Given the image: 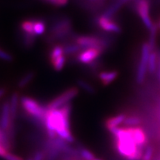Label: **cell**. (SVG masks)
Masks as SVG:
<instances>
[{
  "instance_id": "d6986e66",
  "label": "cell",
  "mask_w": 160,
  "mask_h": 160,
  "mask_svg": "<svg viewBox=\"0 0 160 160\" xmlns=\"http://www.w3.org/2000/svg\"><path fill=\"white\" fill-rule=\"evenodd\" d=\"M33 30L36 36H40L45 33L46 30V24L42 19H34Z\"/></svg>"
},
{
  "instance_id": "83f0119b",
  "label": "cell",
  "mask_w": 160,
  "mask_h": 160,
  "mask_svg": "<svg viewBox=\"0 0 160 160\" xmlns=\"http://www.w3.org/2000/svg\"><path fill=\"white\" fill-rule=\"evenodd\" d=\"M0 59L5 60L6 62H11L13 60V57L8 52L0 49Z\"/></svg>"
},
{
  "instance_id": "d4e9b609",
  "label": "cell",
  "mask_w": 160,
  "mask_h": 160,
  "mask_svg": "<svg viewBox=\"0 0 160 160\" xmlns=\"http://www.w3.org/2000/svg\"><path fill=\"white\" fill-rule=\"evenodd\" d=\"M78 150H79V156L82 157V159H83L84 160H93L96 158L94 154L87 148H80Z\"/></svg>"
},
{
  "instance_id": "52a82bcc",
  "label": "cell",
  "mask_w": 160,
  "mask_h": 160,
  "mask_svg": "<svg viewBox=\"0 0 160 160\" xmlns=\"http://www.w3.org/2000/svg\"><path fill=\"white\" fill-rule=\"evenodd\" d=\"M151 50L150 48L148 43H144L142 47L141 57L137 68V83L141 84L145 79L146 73L148 71V64L150 54L151 53Z\"/></svg>"
},
{
  "instance_id": "9a60e30c",
  "label": "cell",
  "mask_w": 160,
  "mask_h": 160,
  "mask_svg": "<svg viewBox=\"0 0 160 160\" xmlns=\"http://www.w3.org/2000/svg\"><path fill=\"white\" fill-rule=\"evenodd\" d=\"M63 55H65L63 45H54L53 48H52V49L51 50V52H50L49 53L50 62L54 61L55 59H57V58L62 57V56Z\"/></svg>"
},
{
  "instance_id": "e0dca14e",
  "label": "cell",
  "mask_w": 160,
  "mask_h": 160,
  "mask_svg": "<svg viewBox=\"0 0 160 160\" xmlns=\"http://www.w3.org/2000/svg\"><path fill=\"white\" fill-rule=\"evenodd\" d=\"M35 77V73L34 72H28L26 74L23 76L21 79H19V81L18 82V87L19 88H24L26 87L28 84L31 82L32 80L33 79V78Z\"/></svg>"
},
{
  "instance_id": "7a4b0ae2",
  "label": "cell",
  "mask_w": 160,
  "mask_h": 160,
  "mask_svg": "<svg viewBox=\"0 0 160 160\" xmlns=\"http://www.w3.org/2000/svg\"><path fill=\"white\" fill-rule=\"evenodd\" d=\"M115 140V147L118 153L127 160L142 159L144 148L137 145L131 127H118L110 131Z\"/></svg>"
},
{
  "instance_id": "1f68e13d",
  "label": "cell",
  "mask_w": 160,
  "mask_h": 160,
  "mask_svg": "<svg viewBox=\"0 0 160 160\" xmlns=\"http://www.w3.org/2000/svg\"><path fill=\"white\" fill-rule=\"evenodd\" d=\"M8 151H8V150L6 148L5 146L2 145V144L0 142V157L4 158V157L6 155V153H7Z\"/></svg>"
},
{
  "instance_id": "f1b7e54d",
  "label": "cell",
  "mask_w": 160,
  "mask_h": 160,
  "mask_svg": "<svg viewBox=\"0 0 160 160\" xmlns=\"http://www.w3.org/2000/svg\"><path fill=\"white\" fill-rule=\"evenodd\" d=\"M48 2L52 4L53 5L57 6V7H62L65 6L68 2V0H46Z\"/></svg>"
},
{
  "instance_id": "d6a6232c",
  "label": "cell",
  "mask_w": 160,
  "mask_h": 160,
  "mask_svg": "<svg viewBox=\"0 0 160 160\" xmlns=\"http://www.w3.org/2000/svg\"><path fill=\"white\" fill-rule=\"evenodd\" d=\"M6 93V89L5 88H0V98H2Z\"/></svg>"
},
{
  "instance_id": "8992f818",
  "label": "cell",
  "mask_w": 160,
  "mask_h": 160,
  "mask_svg": "<svg viewBox=\"0 0 160 160\" xmlns=\"http://www.w3.org/2000/svg\"><path fill=\"white\" fill-rule=\"evenodd\" d=\"M79 93V89L77 87H72L67 89L58 97L54 98L48 104L46 108L48 109H58L63 107L67 104L70 103V101L73 99Z\"/></svg>"
},
{
  "instance_id": "ac0fdd59",
  "label": "cell",
  "mask_w": 160,
  "mask_h": 160,
  "mask_svg": "<svg viewBox=\"0 0 160 160\" xmlns=\"http://www.w3.org/2000/svg\"><path fill=\"white\" fill-rule=\"evenodd\" d=\"M142 123V119L137 116H131V117H126L124 120L123 125L125 127H137Z\"/></svg>"
},
{
  "instance_id": "9c48e42d",
  "label": "cell",
  "mask_w": 160,
  "mask_h": 160,
  "mask_svg": "<svg viewBox=\"0 0 160 160\" xmlns=\"http://www.w3.org/2000/svg\"><path fill=\"white\" fill-rule=\"evenodd\" d=\"M97 24L100 28L109 33H119L122 31L121 27L113 21V18L108 17L103 14L97 18Z\"/></svg>"
},
{
  "instance_id": "603a6c76",
  "label": "cell",
  "mask_w": 160,
  "mask_h": 160,
  "mask_svg": "<svg viewBox=\"0 0 160 160\" xmlns=\"http://www.w3.org/2000/svg\"><path fill=\"white\" fill-rule=\"evenodd\" d=\"M77 85H79L80 88L84 90V91L87 92V93H91V94H93V93H95L94 88H93L91 84L88 82L85 81V80L79 79L77 81Z\"/></svg>"
},
{
  "instance_id": "2e32d148",
  "label": "cell",
  "mask_w": 160,
  "mask_h": 160,
  "mask_svg": "<svg viewBox=\"0 0 160 160\" xmlns=\"http://www.w3.org/2000/svg\"><path fill=\"white\" fill-rule=\"evenodd\" d=\"M158 65L157 53L154 51H152L150 54L148 64V71L150 73H154L157 71Z\"/></svg>"
},
{
  "instance_id": "484cf974",
  "label": "cell",
  "mask_w": 160,
  "mask_h": 160,
  "mask_svg": "<svg viewBox=\"0 0 160 160\" xmlns=\"http://www.w3.org/2000/svg\"><path fill=\"white\" fill-rule=\"evenodd\" d=\"M153 148L152 146H148L145 151H144L142 159V160H151L153 155Z\"/></svg>"
},
{
  "instance_id": "44dd1931",
  "label": "cell",
  "mask_w": 160,
  "mask_h": 160,
  "mask_svg": "<svg viewBox=\"0 0 160 160\" xmlns=\"http://www.w3.org/2000/svg\"><path fill=\"white\" fill-rule=\"evenodd\" d=\"M66 62V57L65 55L62 56L59 58H57V59H55L54 61L51 62V65L53 67V68L56 71H61L64 68Z\"/></svg>"
},
{
  "instance_id": "cb8c5ba5",
  "label": "cell",
  "mask_w": 160,
  "mask_h": 160,
  "mask_svg": "<svg viewBox=\"0 0 160 160\" xmlns=\"http://www.w3.org/2000/svg\"><path fill=\"white\" fill-rule=\"evenodd\" d=\"M157 31V25H153V28L150 30V37H149V42H148V45L150 46V48H151V51H153V50L155 48Z\"/></svg>"
},
{
  "instance_id": "7402d4cb",
  "label": "cell",
  "mask_w": 160,
  "mask_h": 160,
  "mask_svg": "<svg viewBox=\"0 0 160 160\" xmlns=\"http://www.w3.org/2000/svg\"><path fill=\"white\" fill-rule=\"evenodd\" d=\"M0 142L2 144L8 151L11 149V140L8 137V136L7 135V133H6L1 128H0Z\"/></svg>"
},
{
  "instance_id": "4fadbf2b",
  "label": "cell",
  "mask_w": 160,
  "mask_h": 160,
  "mask_svg": "<svg viewBox=\"0 0 160 160\" xmlns=\"http://www.w3.org/2000/svg\"><path fill=\"white\" fill-rule=\"evenodd\" d=\"M33 23H34V19H25L20 24V28L22 31V36L36 38L37 36L34 33Z\"/></svg>"
},
{
  "instance_id": "4316f807",
  "label": "cell",
  "mask_w": 160,
  "mask_h": 160,
  "mask_svg": "<svg viewBox=\"0 0 160 160\" xmlns=\"http://www.w3.org/2000/svg\"><path fill=\"white\" fill-rule=\"evenodd\" d=\"M33 160H46V152L42 151H38L33 154L32 158Z\"/></svg>"
},
{
  "instance_id": "d590c367",
  "label": "cell",
  "mask_w": 160,
  "mask_h": 160,
  "mask_svg": "<svg viewBox=\"0 0 160 160\" xmlns=\"http://www.w3.org/2000/svg\"><path fill=\"white\" fill-rule=\"evenodd\" d=\"M159 71H160V70H159Z\"/></svg>"
},
{
  "instance_id": "7c38bea8",
  "label": "cell",
  "mask_w": 160,
  "mask_h": 160,
  "mask_svg": "<svg viewBox=\"0 0 160 160\" xmlns=\"http://www.w3.org/2000/svg\"><path fill=\"white\" fill-rule=\"evenodd\" d=\"M126 115L124 113L116 115L114 117H110L105 121V127L109 131H111L112 130L117 128L120 124H122L124 120L125 119Z\"/></svg>"
},
{
  "instance_id": "4dcf8cb0",
  "label": "cell",
  "mask_w": 160,
  "mask_h": 160,
  "mask_svg": "<svg viewBox=\"0 0 160 160\" xmlns=\"http://www.w3.org/2000/svg\"><path fill=\"white\" fill-rule=\"evenodd\" d=\"M59 160H84L79 155H69L65 154Z\"/></svg>"
},
{
  "instance_id": "5bb4252c",
  "label": "cell",
  "mask_w": 160,
  "mask_h": 160,
  "mask_svg": "<svg viewBox=\"0 0 160 160\" xmlns=\"http://www.w3.org/2000/svg\"><path fill=\"white\" fill-rule=\"evenodd\" d=\"M19 93L17 92H14L11 97L10 100V111H11V119L13 121H14L17 118V112H18V105H19Z\"/></svg>"
},
{
  "instance_id": "e575fe53",
  "label": "cell",
  "mask_w": 160,
  "mask_h": 160,
  "mask_svg": "<svg viewBox=\"0 0 160 160\" xmlns=\"http://www.w3.org/2000/svg\"><path fill=\"white\" fill-rule=\"evenodd\" d=\"M28 160H33V159H28Z\"/></svg>"
},
{
  "instance_id": "277c9868",
  "label": "cell",
  "mask_w": 160,
  "mask_h": 160,
  "mask_svg": "<svg viewBox=\"0 0 160 160\" xmlns=\"http://www.w3.org/2000/svg\"><path fill=\"white\" fill-rule=\"evenodd\" d=\"M71 33V21L68 18H60L53 23L50 28L49 41L65 39Z\"/></svg>"
},
{
  "instance_id": "30bf717a",
  "label": "cell",
  "mask_w": 160,
  "mask_h": 160,
  "mask_svg": "<svg viewBox=\"0 0 160 160\" xmlns=\"http://www.w3.org/2000/svg\"><path fill=\"white\" fill-rule=\"evenodd\" d=\"M132 133L137 145L140 148H144L148 142V137L145 132L141 127H131Z\"/></svg>"
},
{
  "instance_id": "836d02e7",
  "label": "cell",
  "mask_w": 160,
  "mask_h": 160,
  "mask_svg": "<svg viewBox=\"0 0 160 160\" xmlns=\"http://www.w3.org/2000/svg\"><path fill=\"white\" fill-rule=\"evenodd\" d=\"M93 160H102V159H98V158H95L94 159H93Z\"/></svg>"
},
{
  "instance_id": "5b68a950",
  "label": "cell",
  "mask_w": 160,
  "mask_h": 160,
  "mask_svg": "<svg viewBox=\"0 0 160 160\" xmlns=\"http://www.w3.org/2000/svg\"><path fill=\"white\" fill-rule=\"evenodd\" d=\"M76 43L83 49L96 48L104 51L109 46L110 41L94 36H80L76 38Z\"/></svg>"
},
{
  "instance_id": "f546056e",
  "label": "cell",
  "mask_w": 160,
  "mask_h": 160,
  "mask_svg": "<svg viewBox=\"0 0 160 160\" xmlns=\"http://www.w3.org/2000/svg\"><path fill=\"white\" fill-rule=\"evenodd\" d=\"M4 159L5 160H24L23 158L21 157H19V156L15 155L14 153H11V152L8 151L6 155L4 157Z\"/></svg>"
},
{
  "instance_id": "6da1fadb",
  "label": "cell",
  "mask_w": 160,
  "mask_h": 160,
  "mask_svg": "<svg viewBox=\"0 0 160 160\" xmlns=\"http://www.w3.org/2000/svg\"><path fill=\"white\" fill-rule=\"evenodd\" d=\"M71 107L68 103L58 109H48L43 125L49 139L59 137L68 143L74 142L71 131Z\"/></svg>"
},
{
  "instance_id": "ba28073f",
  "label": "cell",
  "mask_w": 160,
  "mask_h": 160,
  "mask_svg": "<svg viewBox=\"0 0 160 160\" xmlns=\"http://www.w3.org/2000/svg\"><path fill=\"white\" fill-rule=\"evenodd\" d=\"M103 51L99 48H85L79 53L77 57V60L79 62L84 64V65H90L97 60V58L102 54Z\"/></svg>"
},
{
  "instance_id": "ffe728a7",
  "label": "cell",
  "mask_w": 160,
  "mask_h": 160,
  "mask_svg": "<svg viewBox=\"0 0 160 160\" xmlns=\"http://www.w3.org/2000/svg\"><path fill=\"white\" fill-rule=\"evenodd\" d=\"M63 47L65 55L75 54L82 49V48L77 43H68L64 45Z\"/></svg>"
},
{
  "instance_id": "3957f363",
  "label": "cell",
  "mask_w": 160,
  "mask_h": 160,
  "mask_svg": "<svg viewBox=\"0 0 160 160\" xmlns=\"http://www.w3.org/2000/svg\"><path fill=\"white\" fill-rule=\"evenodd\" d=\"M22 107L30 117L37 122L44 123L48 108L43 107L37 100L29 97H22L20 99Z\"/></svg>"
},
{
  "instance_id": "8fae6325",
  "label": "cell",
  "mask_w": 160,
  "mask_h": 160,
  "mask_svg": "<svg viewBox=\"0 0 160 160\" xmlns=\"http://www.w3.org/2000/svg\"><path fill=\"white\" fill-rule=\"evenodd\" d=\"M118 75H119V72L117 71H102L99 73L98 77L104 86H107L113 82L117 79Z\"/></svg>"
}]
</instances>
